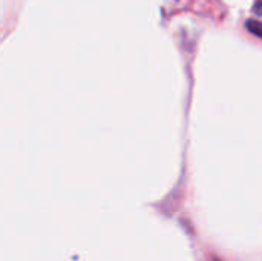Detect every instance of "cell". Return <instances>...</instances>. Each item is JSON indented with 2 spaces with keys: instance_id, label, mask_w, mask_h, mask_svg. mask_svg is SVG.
<instances>
[{
  "instance_id": "6da1fadb",
  "label": "cell",
  "mask_w": 262,
  "mask_h": 261,
  "mask_svg": "<svg viewBox=\"0 0 262 261\" xmlns=\"http://www.w3.org/2000/svg\"><path fill=\"white\" fill-rule=\"evenodd\" d=\"M246 26L253 35H258V37L262 38V22H259V20H247Z\"/></svg>"
},
{
  "instance_id": "7a4b0ae2",
  "label": "cell",
  "mask_w": 262,
  "mask_h": 261,
  "mask_svg": "<svg viewBox=\"0 0 262 261\" xmlns=\"http://www.w3.org/2000/svg\"><path fill=\"white\" fill-rule=\"evenodd\" d=\"M253 12L262 17V0H256V2H255V5H253Z\"/></svg>"
}]
</instances>
